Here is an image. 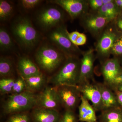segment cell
Masks as SVG:
<instances>
[{"label": "cell", "instance_id": "obj_17", "mask_svg": "<svg viewBox=\"0 0 122 122\" xmlns=\"http://www.w3.org/2000/svg\"><path fill=\"white\" fill-rule=\"evenodd\" d=\"M101 94L103 110H107L119 107V105L115 93L107 85L101 83H96Z\"/></svg>", "mask_w": 122, "mask_h": 122}, {"label": "cell", "instance_id": "obj_12", "mask_svg": "<svg viewBox=\"0 0 122 122\" xmlns=\"http://www.w3.org/2000/svg\"><path fill=\"white\" fill-rule=\"evenodd\" d=\"M77 87L82 95L92 103L96 111H102L101 94L96 84H92L87 82L78 85Z\"/></svg>", "mask_w": 122, "mask_h": 122}, {"label": "cell", "instance_id": "obj_26", "mask_svg": "<svg viewBox=\"0 0 122 122\" xmlns=\"http://www.w3.org/2000/svg\"><path fill=\"white\" fill-rule=\"evenodd\" d=\"M30 118L26 112L11 115L6 122H30Z\"/></svg>", "mask_w": 122, "mask_h": 122}, {"label": "cell", "instance_id": "obj_21", "mask_svg": "<svg viewBox=\"0 0 122 122\" xmlns=\"http://www.w3.org/2000/svg\"><path fill=\"white\" fill-rule=\"evenodd\" d=\"M14 43L12 37L4 27L0 28V50L1 52H5L13 49Z\"/></svg>", "mask_w": 122, "mask_h": 122}, {"label": "cell", "instance_id": "obj_35", "mask_svg": "<svg viewBox=\"0 0 122 122\" xmlns=\"http://www.w3.org/2000/svg\"><path fill=\"white\" fill-rule=\"evenodd\" d=\"M114 92L117 98L119 103L122 107V92L118 90L114 91Z\"/></svg>", "mask_w": 122, "mask_h": 122}, {"label": "cell", "instance_id": "obj_24", "mask_svg": "<svg viewBox=\"0 0 122 122\" xmlns=\"http://www.w3.org/2000/svg\"><path fill=\"white\" fill-rule=\"evenodd\" d=\"M15 79L12 78H1L0 80L1 94H11Z\"/></svg>", "mask_w": 122, "mask_h": 122}, {"label": "cell", "instance_id": "obj_7", "mask_svg": "<svg viewBox=\"0 0 122 122\" xmlns=\"http://www.w3.org/2000/svg\"><path fill=\"white\" fill-rule=\"evenodd\" d=\"M105 29L99 37L95 50L98 57L104 62L109 59L114 44L119 38L111 26Z\"/></svg>", "mask_w": 122, "mask_h": 122}, {"label": "cell", "instance_id": "obj_33", "mask_svg": "<svg viewBox=\"0 0 122 122\" xmlns=\"http://www.w3.org/2000/svg\"><path fill=\"white\" fill-rule=\"evenodd\" d=\"M122 84V72L117 76L112 82L109 86V87L112 90H115L119 86Z\"/></svg>", "mask_w": 122, "mask_h": 122}, {"label": "cell", "instance_id": "obj_16", "mask_svg": "<svg viewBox=\"0 0 122 122\" xmlns=\"http://www.w3.org/2000/svg\"><path fill=\"white\" fill-rule=\"evenodd\" d=\"M17 69L20 76L24 79L28 78L41 73L37 66L26 56H22L19 58Z\"/></svg>", "mask_w": 122, "mask_h": 122}, {"label": "cell", "instance_id": "obj_28", "mask_svg": "<svg viewBox=\"0 0 122 122\" xmlns=\"http://www.w3.org/2000/svg\"><path fill=\"white\" fill-rule=\"evenodd\" d=\"M42 1L40 0H21L20 1V4L23 9L30 10L34 9Z\"/></svg>", "mask_w": 122, "mask_h": 122}, {"label": "cell", "instance_id": "obj_22", "mask_svg": "<svg viewBox=\"0 0 122 122\" xmlns=\"http://www.w3.org/2000/svg\"><path fill=\"white\" fill-rule=\"evenodd\" d=\"M14 72L13 63L9 57L1 56L0 58V76L1 78H11Z\"/></svg>", "mask_w": 122, "mask_h": 122}, {"label": "cell", "instance_id": "obj_4", "mask_svg": "<svg viewBox=\"0 0 122 122\" xmlns=\"http://www.w3.org/2000/svg\"><path fill=\"white\" fill-rule=\"evenodd\" d=\"M37 106V94L26 90L18 94H11L2 105V112L5 115L26 112Z\"/></svg>", "mask_w": 122, "mask_h": 122}, {"label": "cell", "instance_id": "obj_25", "mask_svg": "<svg viewBox=\"0 0 122 122\" xmlns=\"http://www.w3.org/2000/svg\"><path fill=\"white\" fill-rule=\"evenodd\" d=\"M26 90V83L25 79L21 76L15 80L11 94L21 93Z\"/></svg>", "mask_w": 122, "mask_h": 122}, {"label": "cell", "instance_id": "obj_3", "mask_svg": "<svg viewBox=\"0 0 122 122\" xmlns=\"http://www.w3.org/2000/svg\"><path fill=\"white\" fill-rule=\"evenodd\" d=\"M35 58L40 69L46 73H51L61 67L66 57L52 44L46 43L38 47Z\"/></svg>", "mask_w": 122, "mask_h": 122}, {"label": "cell", "instance_id": "obj_9", "mask_svg": "<svg viewBox=\"0 0 122 122\" xmlns=\"http://www.w3.org/2000/svg\"><path fill=\"white\" fill-rule=\"evenodd\" d=\"M82 24L84 28L94 37L100 36L104 29L113 20L102 17L97 14H85Z\"/></svg>", "mask_w": 122, "mask_h": 122}, {"label": "cell", "instance_id": "obj_19", "mask_svg": "<svg viewBox=\"0 0 122 122\" xmlns=\"http://www.w3.org/2000/svg\"><path fill=\"white\" fill-rule=\"evenodd\" d=\"M26 83V90L35 93L41 89L46 82V78L43 73L24 79Z\"/></svg>", "mask_w": 122, "mask_h": 122}, {"label": "cell", "instance_id": "obj_20", "mask_svg": "<svg viewBox=\"0 0 122 122\" xmlns=\"http://www.w3.org/2000/svg\"><path fill=\"white\" fill-rule=\"evenodd\" d=\"M99 119L100 122H122V110L118 107L102 111Z\"/></svg>", "mask_w": 122, "mask_h": 122}, {"label": "cell", "instance_id": "obj_36", "mask_svg": "<svg viewBox=\"0 0 122 122\" xmlns=\"http://www.w3.org/2000/svg\"><path fill=\"white\" fill-rule=\"evenodd\" d=\"M118 7H122V0H116L114 1Z\"/></svg>", "mask_w": 122, "mask_h": 122}, {"label": "cell", "instance_id": "obj_41", "mask_svg": "<svg viewBox=\"0 0 122 122\" xmlns=\"http://www.w3.org/2000/svg\"></svg>", "mask_w": 122, "mask_h": 122}, {"label": "cell", "instance_id": "obj_15", "mask_svg": "<svg viewBox=\"0 0 122 122\" xmlns=\"http://www.w3.org/2000/svg\"><path fill=\"white\" fill-rule=\"evenodd\" d=\"M61 116L57 110L36 107L32 109L33 122H58Z\"/></svg>", "mask_w": 122, "mask_h": 122}, {"label": "cell", "instance_id": "obj_34", "mask_svg": "<svg viewBox=\"0 0 122 122\" xmlns=\"http://www.w3.org/2000/svg\"><path fill=\"white\" fill-rule=\"evenodd\" d=\"M86 40L87 38L86 36L83 33H80L79 36L74 44L77 46L83 45L86 43Z\"/></svg>", "mask_w": 122, "mask_h": 122}, {"label": "cell", "instance_id": "obj_31", "mask_svg": "<svg viewBox=\"0 0 122 122\" xmlns=\"http://www.w3.org/2000/svg\"><path fill=\"white\" fill-rule=\"evenodd\" d=\"M97 14L102 17L110 18L112 20H114L112 18L111 14L110 13L108 9L107 8L105 5H103L101 8L97 11Z\"/></svg>", "mask_w": 122, "mask_h": 122}, {"label": "cell", "instance_id": "obj_30", "mask_svg": "<svg viewBox=\"0 0 122 122\" xmlns=\"http://www.w3.org/2000/svg\"><path fill=\"white\" fill-rule=\"evenodd\" d=\"M111 54L115 55H122V37H119L115 42Z\"/></svg>", "mask_w": 122, "mask_h": 122}, {"label": "cell", "instance_id": "obj_2", "mask_svg": "<svg viewBox=\"0 0 122 122\" xmlns=\"http://www.w3.org/2000/svg\"><path fill=\"white\" fill-rule=\"evenodd\" d=\"M81 59L78 56L66 57L59 70L48 81L55 87L61 86H76L79 83Z\"/></svg>", "mask_w": 122, "mask_h": 122}, {"label": "cell", "instance_id": "obj_1", "mask_svg": "<svg viewBox=\"0 0 122 122\" xmlns=\"http://www.w3.org/2000/svg\"><path fill=\"white\" fill-rule=\"evenodd\" d=\"M11 30L18 44L25 50H32L40 41L41 35L27 17L16 18L11 24Z\"/></svg>", "mask_w": 122, "mask_h": 122}, {"label": "cell", "instance_id": "obj_23", "mask_svg": "<svg viewBox=\"0 0 122 122\" xmlns=\"http://www.w3.org/2000/svg\"><path fill=\"white\" fill-rule=\"evenodd\" d=\"M14 11L13 5L7 0H0V20L6 21L12 15Z\"/></svg>", "mask_w": 122, "mask_h": 122}, {"label": "cell", "instance_id": "obj_14", "mask_svg": "<svg viewBox=\"0 0 122 122\" xmlns=\"http://www.w3.org/2000/svg\"><path fill=\"white\" fill-rule=\"evenodd\" d=\"M122 72L119 61L115 58L107 59L102 63V74L104 79V84L107 86Z\"/></svg>", "mask_w": 122, "mask_h": 122}, {"label": "cell", "instance_id": "obj_27", "mask_svg": "<svg viewBox=\"0 0 122 122\" xmlns=\"http://www.w3.org/2000/svg\"><path fill=\"white\" fill-rule=\"evenodd\" d=\"M77 120L74 111L66 110L58 122H77Z\"/></svg>", "mask_w": 122, "mask_h": 122}, {"label": "cell", "instance_id": "obj_8", "mask_svg": "<svg viewBox=\"0 0 122 122\" xmlns=\"http://www.w3.org/2000/svg\"><path fill=\"white\" fill-rule=\"evenodd\" d=\"M56 87L61 105L66 110L74 111L81 102V96L77 86L64 85Z\"/></svg>", "mask_w": 122, "mask_h": 122}, {"label": "cell", "instance_id": "obj_5", "mask_svg": "<svg viewBox=\"0 0 122 122\" xmlns=\"http://www.w3.org/2000/svg\"><path fill=\"white\" fill-rule=\"evenodd\" d=\"M67 29L63 25L55 27L50 30L47 36L48 39L51 44L64 53L66 57H78L83 52L71 41L66 34Z\"/></svg>", "mask_w": 122, "mask_h": 122}, {"label": "cell", "instance_id": "obj_11", "mask_svg": "<svg viewBox=\"0 0 122 122\" xmlns=\"http://www.w3.org/2000/svg\"><path fill=\"white\" fill-rule=\"evenodd\" d=\"M61 105L56 88L55 86H46L37 94L36 107L56 109Z\"/></svg>", "mask_w": 122, "mask_h": 122}, {"label": "cell", "instance_id": "obj_6", "mask_svg": "<svg viewBox=\"0 0 122 122\" xmlns=\"http://www.w3.org/2000/svg\"><path fill=\"white\" fill-rule=\"evenodd\" d=\"M65 15L61 9L55 5L46 6L40 10L36 20L40 28L45 31H50L61 25L64 20Z\"/></svg>", "mask_w": 122, "mask_h": 122}, {"label": "cell", "instance_id": "obj_40", "mask_svg": "<svg viewBox=\"0 0 122 122\" xmlns=\"http://www.w3.org/2000/svg\"></svg>", "mask_w": 122, "mask_h": 122}, {"label": "cell", "instance_id": "obj_39", "mask_svg": "<svg viewBox=\"0 0 122 122\" xmlns=\"http://www.w3.org/2000/svg\"><path fill=\"white\" fill-rule=\"evenodd\" d=\"M115 90H118V91L122 92V84L119 86H118L116 89Z\"/></svg>", "mask_w": 122, "mask_h": 122}, {"label": "cell", "instance_id": "obj_13", "mask_svg": "<svg viewBox=\"0 0 122 122\" xmlns=\"http://www.w3.org/2000/svg\"><path fill=\"white\" fill-rule=\"evenodd\" d=\"M95 51L91 48L82 53V57L81 59L80 78L78 85L89 82V80L93 77L95 59Z\"/></svg>", "mask_w": 122, "mask_h": 122}, {"label": "cell", "instance_id": "obj_32", "mask_svg": "<svg viewBox=\"0 0 122 122\" xmlns=\"http://www.w3.org/2000/svg\"><path fill=\"white\" fill-rule=\"evenodd\" d=\"M88 3L92 10L97 11L103 5L102 0H90Z\"/></svg>", "mask_w": 122, "mask_h": 122}, {"label": "cell", "instance_id": "obj_38", "mask_svg": "<svg viewBox=\"0 0 122 122\" xmlns=\"http://www.w3.org/2000/svg\"><path fill=\"white\" fill-rule=\"evenodd\" d=\"M103 5H106L107 4H109L110 2H111L113 0H102Z\"/></svg>", "mask_w": 122, "mask_h": 122}, {"label": "cell", "instance_id": "obj_10", "mask_svg": "<svg viewBox=\"0 0 122 122\" xmlns=\"http://www.w3.org/2000/svg\"><path fill=\"white\" fill-rule=\"evenodd\" d=\"M48 1L61 7L73 20L83 16L87 11L89 4L88 1L83 0H51Z\"/></svg>", "mask_w": 122, "mask_h": 122}, {"label": "cell", "instance_id": "obj_18", "mask_svg": "<svg viewBox=\"0 0 122 122\" xmlns=\"http://www.w3.org/2000/svg\"><path fill=\"white\" fill-rule=\"evenodd\" d=\"M78 110V119L80 122H97L96 111L89 101L82 95Z\"/></svg>", "mask_w": 122, "mask_h": 122}, {"label": "cell", "instance_id": "obj_29", "mask_svg": "<svg viewBox=\"0 0 122 122\" xmlns=\"http://www.w3.org/2000/svg\"><path fill=\"white\" fill-rule=\"evenodd\" d=\"M111 14L113 19L114 20L117 17L119 13L118 7L114 1L113 0L109 4L105 5Z\"/></svg>", "mask_w": 122, "mask_h": 122}, {"label": "cell", "instance_id": "obj_37", "mask_svg": "<svg viewBox=\"0 0 122 122\" xmlns=\"http://www.w3.org/2000/svg\"><path fill=\"white\" fill-rule=\"evenodd\" d=\"M117 25L118 27H119V28L120 29L122 30V20L120 19L118 20L117 22Z\"/></svg>", "mask_w": 122, "mask_h": 122}]
</instances>
